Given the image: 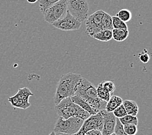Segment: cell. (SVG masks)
<instances>
[{"label":"cell","instance_id":"obj_1","mask_svg":"<svg viewBox=\"0 0 152 135\" xmlns=\"http://www.w3.org/2000/svg\"><path fill=\"white\" fill-rule=\"evenodd\" d=\"M81 77V75L72 72L66 73L61 76L54 96L55 105L61 100L75 95L77 86Z\"/></svg>","mask_w":152,"mask_h":135},{"label":"cell","instance_id":"obj_2","mask_svg":"<svg viewBox=\"0 0 152 135\" xmlns=\"http://www.w3.org/2000/svg\"><path fill=\"white\" fill-rule=\"evenodd\" d=\"M75 95L80 97L92 108L99 111L105 109L107 102L99 98L97 89L87 79L81 77L77 86Z\"/></svg>","mask_w":152,"mask_h":135},{"label":"cell","instance_id":"obj_3","mask_svg":"<svg viewBox=\"0 0 152 135\" xmlns=\"http://www.w3.org/2000/svg\"><path fill=\"white\" fill-rule=\"evenodd\" d=\"M55 111L59 117L64 120L71 117H78L83 121L91 115L80 107L72 101L71 98H66L58 103L55 107Z\"/></svg>","mask_w":152,"mask_h":135},{"label":"cell","instance_id":"obj_4","mask_svg":"<svg viewBox=\"0 0 152 135\" xmlns=\"http://www.w3.org/2000/svg\"><path fill=\"white\" fill-rule=\"evenodd\" d=\"M84 121L78 117H71L64 120L58 116L55 123L53 131L55 133H62L69 134H74L81 129Z\"/></svg>","mask_w":152,"mask_h":135},{"label":"cell","instance_id":"obj_5","mask_svg":"<svg viewBox=\"0 0 152 135\" xmlns=\"http://www.w3.org/2000/svg\"><path fill=\"white\" fill-rule=\"evenodd\" d=\"M68 11V0H60L48 8L43 14L44 20L52 24L64 17Z\"/></svg>","mask_w":152,"mask_h":135},{"label":"cell","instance_id":"obj_6","mask_svg":"<svg viewBox=\"0 0 152 135\" xmlns=\"http://www.w3.org/2000/svg\"><path fill=\"white\" fill-rule=\"evenodd\" d=\"M89 5L87 0H68V11L79 22L87 18Z\"/></svg>","mask_w":152,"mask_h":135},{"label":"cell","instance_id":"obj_7","mask_svg":"<svg viewBox=\"0 0 152 135\" xmlns=\"http://www.w3.org/2000/svg\"><path fill=\"white\" fill-rule=\"evenodd\" d=\"M104 11L98 10L90 15L86 19V33L89 36L92 37L95 34L98 33L102 29V18Z\"/></svg>","mask_w":152,"mask_h":135},{"label":"cell","instance_id":"obj_8","mask_svg":"<svg viewBox=\"0 0 152 135\" xmlns=\"http://www.w3.org/2000/svg\"><path fill=\"white\" fill-rule=\"evenodd\" d=\"M103 123V117L102 114L99 112L94 115H91L88 118L85 120L78 132L72 135H85L88 131L94 129L102 131Z\"/></svg>","mask_w":152,"mask_h":135},{"label":"cell","instance_id":"obj_9","mask_svg":"<svg viewBox=\"0 0 152 135\" xmlns=\"http://www.w3.org/2000/svg\"><path fill=\"white\" fill-rule=\"evenodd\" d=\"M54 27L64 31L78 30L81 27V22L76 20L70 13L67 11L66 15L57 22L51 24Z\"/></svg>","mask_w":152,"mask_h":135},{"label":"cell","instance_id":"obj_10","mask_svg":"<svg viewBox=\"0 0 152 135\" xmlns=\"http://www.w3.org/2000/svg\"><path fill=\"white\" fill-rule=\"evenodd\" d=\"M103 117V128L102 133L103 135H110L115 131L116 123V117L114 115L113 112H109L105 109L100 110Z\"/></svg>","mask_w":152,"mask_h":135},{"label":"cell","instance_id":"obj_11","mask_svg":"<svg viewBox=\"0 0 152 135\" xmlns=\"http://www.w3.org/2000/svg\"><path fill=\"white\" fill-rule=\"evenodd\" d=\"M71 99L72 101H73L74 103H75L76 105H77L81 107V109L85 110V111H87L91 115H94V114H96L99 111L98 110H96L89 105L88 103L86 102L85 100L83 99L80 97L77 96V95H74L73 96L71 97Z\"/></svg>","mask_w":152,"mask_h":135},{"label":"cell","instance_id":"obj_12","mask_svg":"<svg viewBox=\"0 0 152 135\" xmlns=\"http://www.w3.org/2000/svg\"><path fill=\"white\" fill-rule=\"evenodd\" d=\"M122 103L123 100L120 97L117 96H112L109 101L107 102L105 109L106 111L109 112H113L120 105H122Z\"/></svg>","mask_w":152,"mask_h":135},{"label":"cell","instance_id":"obj_13","mask_svg":"<svg viewBox=\"0 0 152 135\" xmlns=\"http://www.w3.org/2000/svg\"><path fill=\"white\" fill-rule=\"evenodd\" d=\"M123 105L125 108L127 114L131 116H137L139 113V107L135 101L132 100L126 99L125 101H123Z\"/></svg>","mask_w":152,"mask_h":135},{"label":"cell","instance_id":"obj_14","mask_svg":"<svg viewBox=\"0 0 152 135\" xmlns=\"http://www.w3.org/2000/svg\"><path fill=\"white\" fill-rule=\"evenodd\" d=\"M8 101L11 104L12 107L17 109H22L26 110L31 106V103L29 102L27 103L23 101V100L19 99L16 95L9 97L8 98Z\"/></svg>","mask_w":152,"mask_h":135},{"label":"cell","instance_id":"obj_15","mask_svg":"<svg viewBox=\"0 0 152 135\" xmlns=\"http://www.w3.org/2000/svg\"><path fill=\"white\" fill-rule=\"evenodd\" d=\"M112 34L114 40L116 42H123L128 37L129 31L127 29H113Z\"/></svg>","mask_w":152,"mask_h":135},{"label":"cell","instance_id":"obj_16","mask_svg":"<svg viewBox=\"0 0 152 135\" xmlns=\"http://www.w3.org/2000/svg\"><path fill=\"white\" fill-rule=\"evenodd\" d=\"M94 39L101 42H108L113 39L112 31L102 30L92 36Z\"/></svg>","mask_w":152,"mask_h":135},{"label":"cell","instance_id":"obj_17","mask_svg":"<svg viewBox=\"0 0 152 135\" xmlns=\"http://www.w3.org/2000/svg\"><path fill=\"white\" fill-rule=\"evenodd\" d=\"M113 29L112 16L104 12L102 18V29L112 31Z\"/></svg>","mask_w":152,"mask_h":135},{"label":"cell","instance_id":"obj_18","mask_svg":"<svg viewBox=\"0 0 152 135\" xmlns=\"http://www.w3.org/2000/svg\"><path fill=\"white\" fill-rule=\"evenodd\" d=\"M15 95L18 97L19 99L23 100V101L29 103V97L33 96V93L28 88L24 87L22 88H20L18 92H17Z\"/></svg>","mask_w":152,"mask_h":135},{"label":"cell","instance_id":"obj_19","mask_svg":"<svg viewBox=\"0 0 152 135\" xmlns=\"http://www.w3.org/2000/svg\"><path fill=\"white\" fill-rule=\"evenodd\" d=\"M96 89H97V93L99 98L103 100V101L107 102L110 98V97H111V95L107 90L103 87L102 82L99 83Z\"/></svg>","mask_w":152,"mask_h":135},{"label":"cell","instance_id":"obj_20","mask_svg":"<svg viewBox=\"0 0 152 135\" xmlns=\"http://www.w3.org/2000/svg\"><path fill=\"white\" fill-rule=\"evenodd\" d=\"M116 16L125 23L129 22L132 18V15H131L130 10L126 9L120 10Z\"/></svg>","mask_w":152,"mask_h":135},{"label":"cell","instance_id":"obj_21","mask_svg":"<svg viewBox=\"0 0 152 135\" xmlns=\"http://www.w3.org/2000/svg\"><path fill=\"white\" fill-rule=\"evenodd\" d=\"M59 1L60 0H39V7L41 12L44 14L51 5Z\"/></svg>","mask_w":152,"mask_h":135},{"label":"cell","instance_id":"obj_22","mask_svg":"<svg viewBox=\"0 0 152 135\" xmlns=\"http://www.w3.org/2000/svg\"><path fill=\"white\" fill-rule=\"evenodd\" d=\"M118 119L122 125L131 123V124L137 125V126L138 123H139V120H138L137 116H131V115H129V114H127L126 116Z\"/></svg>","mask_w":152,"mask_h":135},{"label":"cell","instance_id":"obj_23","mask_svg":"<svg viewBox=\"0 0 152 135\" xmlns=\"http://www.w3.org/2000/svg\"><path fill=\"white\" fill-rule=\"evenodd\" d=\"M112 21L114 29H127L126 23L124 22L116 16H112Z\"/></svg>","mask_w":152,"mask_h":135},{"label":"cell","instance_id":"obj_24","mask_svg":"<svg viewBox=\"0 0 152 135\" xmlns=\"http://www.w3.org/2000/svg\"><path fill=\"white\" fill-rule=\"evenodd\" d=\"M123 128L125 133L128 135H136L138 132L137 126L134 124L123 125Z\"/></svg>","mask_w":152,"mask_h":135},{"label":"cell","instance_id":"obj_25","mask_svg":"<svg viewBox=\"0 0 152 135\" xmlns=\"http://www.w3.org/2000/svg\"><path fill=\"white\" fill-rule=\"evenodd\" d=\"M103 87L104 88L105 90H107L110 93V95H112L115 91L116 90V86L115 85V83H114L111 81H105L102 82Z\"/></svg>","mask_w":152,"mask_h":135},{"label":"cell","instance_id":"obj_26","mask_svg":"<svg viewBox=\"0 0 152 135\" xmlns=\"http://www.w3.org/2000/svg\"><path fill=\"white\" fill-rule=\"evenodd\" d=\"M113 113L114 115L115 116V117H117V118H121V117L125 116L127 114L126 110L125 108H124V107L123 105V104L120 105L118 107V108H116L113 112Z\"/></svg>","mask_w":152,"mask_h":135},{"label":"cell","instance_id":"obj_27","mask_svg":"<svg viewBox=\"0 0 152 135\" xmlns=\"http://www.w3.org/2000/svg\"><path fill=\"white\" fill-rule=\"evenodd\" d=\"M116 135H128L127 134L125 131L124 130L123 128V125L120 122V120L118 118L116 117V126L115 128V131H114Z\"/></svg>","mask_w":152,"mask_h":135},{"label":"cell","instance_id":"obj_28","mask_svg":"<svg viewBox=\"0 0 152 135\" xmlns=\"http://www.w3.org/2000/svg\"><path fill=\"white\" fill-rule=\"evenodd\" d=\"M139 57L140 61L144 64L148 63L150 59V55L148 53V51L146 49H144L143 51L140 52L139 54Z\"/></svg>","mask_w":152,"mask_h":135},{"label":"cell","instance_id":"obj_29","mask_svg":"<svg viewBox=\"0 0 152 135\" xmlns=\"http://www.w3.org/2000/svg\"><path fill=\"white\" fill-rule=\"evenodd\" d=\"M86 135H103L101 131L99 130H91L85 134Z\"/></svg>","mask_w":152,"mask_h":135},{"label":"cell","instance_id":"obj_30","mask_svg":"<svg viewBox=\"0 0 152 135\" xmlns=\"http://www.w3.org/2000/svg\"><path fill=\"white\" fill-rule=\"evenodd\" d=\"M27 1H28L29 3H34L37 2L39 0H27Z\"/></svg>","mask_w":152,"mask_h":135},{"label":"cell","instance_id":"obj_31","mask_svg":"<svg viewBox=\"0 0 152 135\" xmlns=\"http://www.w3.org/2000/svg\"><path fill=\"white\" fill-rule=\"evenodd\" d=\"M55 135H72V134H66V133H55Z\"/></svg>","mask_w":152,"mask_h":135},{"label":"cell","instance_id":"obj_32","mask_svg":"<svg viewBox=\"0 0 152 135\" xmlns=\"http://www.w3.org/2000/svg\"><path fill=\"white\" fill-rule=\"evenodd\" d=\"M49 135H55V133L54 132V131H52V132H51Z\"/></svg>","mask_w":152,"mask_h":135},{"label":"cell","instance_id":"obj_33","mask_svg":"<svg viewBox=\"0 0 152 135\" xmlns=\"http://www.w3.org/2000/svg\"><path fill=\"white\" fill-rule=\"evenodd\" d=\"M110 135H116V134L115 133H112V134H110Z\"/></svg>","mask_w":152,"mask_h":135},{"label":"cell","instance_id":"obj_34","mask_svg":"<svg viewBox=\"0 0 152 135\" xmlns=\"http://www.w3.org/2000/svg\"><path fill=\"white\" fill-rule=\"evenodd\" d=\"M85 135H86V134H85Z\"/></svg>","mask_w":152,"mask_h":135}]
</instances>
